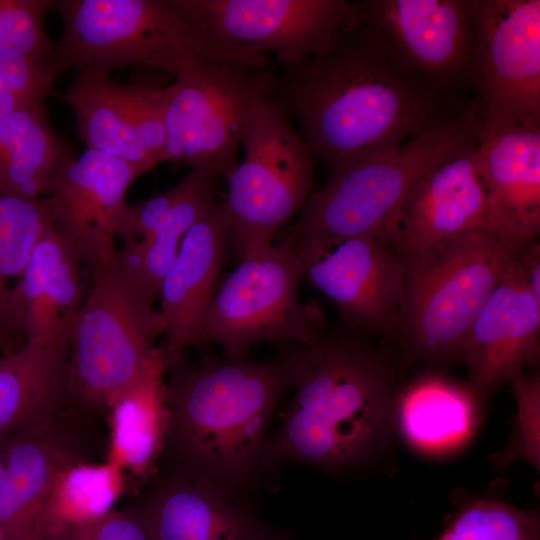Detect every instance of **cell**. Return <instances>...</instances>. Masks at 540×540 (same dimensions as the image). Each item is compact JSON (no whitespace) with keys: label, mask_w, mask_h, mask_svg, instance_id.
<instances>
[{"label":"cell","mask_w":540,"mask_h":540,"mask_svg":"<svg viewBox=\"0 0 540 540\" xmlns=\"http://www.w3.org/2000/svg\"><path fill=\"white\" fill-rule=\"evenodd\" d=\"M135 499L151 540H265L267 530L237 500L201 480L157 474Z\"/></svg>","instance_id":"7402d4cb"},{"label":"cell","mask_w":540,"mask_h":540,"mask_svg":"<svg viewBox=\"0 0 540 540\" xmlns=\"http://www.w3.org/2000/svg\"><path fill=\"white\" fill-rule=\"evenodd\" d=\"M109 74L97 68L79 69L60 97L73 110L87 149L146 172L163 162L166 87L148 81L122 84Z\"/></svg>","instance_id":"9a60e30c"},{"label":"cell","mask_w":540,"mask_h":540,"mask_svg":"<svg viewBox=\"0 0 540 540\" xmlns=\"http://www.w3.org/2000/svg\"><path fill=\"white\" fill-rule=\"evenodd\" d=\"M304 276L336 306L343 326L393 336L404 293V260L381 238L357 235L293 243Z\"/></svg>","instance_id":"4fadbf2b"},{"label":"cell","mask_w":540,"mask_h":540,"mask_svg":"<svg viewBox=\"0 0 540 540\" xmlns=\"http://www.w3.org/2000/svg\"><path fill=\"white\" fill-rule=\"evenodd\" d=\"M219 178L208 171L191 170L180 181L179 197L153 231L146 238L117 250V264L151 299L160 296L162 282L185 234L215 201Z\"/></svg>","instance_id":"83f0119b"},{"label":"cell","mask_w":540,"mask_h":540,"mask_svg":"<svg viewBox=\"0 0 540 540\" xmlns=\"http://www.w3.org/2000/svg\"><path fill=\"white\" fill-rule=\"evenodd\" d=\"M434 540H539L535 512L478 500L460 510Z\"/></svg>","instance_id":"4dcf8cb0"},{"label":"cell","mask_w":540,"mask_h":540,"mask_svg":"<svg viewBox=\"0 0 540 540\" xmlns=\"http://www.w3.org/2000/svg\"><path fill=\"white\" fill-rule=\"evenodd\" d=\"M355 331L322 332L281 357L294 395L262 465L299 462L325 471L366 465L391 446L400 390L393 358Z\"/></svg>","instance_id":"7a4b0ae2"},{"label":"cell","mask_w":540,"mask_h":540,"mask_svg":"<svg viewBox=\"0 0 540 540\" xmlns=\"http://www.w3.org/2000/svg\"><path fill=\"white\" fill-rule=\"evenodd\" d=\"M274 76L225 60H207L166 87L163 161L208 171L225 180L238 164L244 122L252 104L269 97Z\"/></svg>","instance_id":"30bf717a"},{"label":"cell","mask_w":540,"mask_h":540,"mask_svg":"<svg viewBox=\"0 0 540 540\" xmlns=\"http://www.w3.org/2000/svg\"><path fill=\"white\" fill-rule=\"evenodd\" d=\"M475 131L540 126V1L474 0Z\"/></svg>","instance_id":"7c38bea8"},{"label":"cell","mask_w":540,"mask_h":540,"mask_svg":"<svg viewBox=\"0 0 540 540\" xmlns=\"http://www.w3.org/2000/svg\"><path fill=\"white\" fill-rule=\"evenodd\" d=\"M227 246L221 202H213L185 234L161 290L166 321L163 350L167 369L183 360L197 324L215 293Z\"/></svg>","instance_id":"603a6c76"},{"label":"cell","mask_w":540,"mask_h":540,"mask_svg":"<svg viewBox=\"0 0 540 540\" xmlns=\"http://www.w3.org/2000/svg\"><path fill=\"white\" fill-rule=\"evenodd\" d=\"M73 403L68 338L24 343L0 360V439Z\"/></svg>","instance_id":"484cf974"},{"label":"cell","mask_w":540,"mask_h":540,"mask_svg":"<svg viewBox=\"0 0 540 540\" xmlns=\"http://www.w3.org/2000/svg\"><path fill=\"white\" fill-rule=\"evenodd\" d=\"M2 357H0V360H1Z\"/></svg>","instance_id":"d590c367"},{"label":"cell","mask_w":540,"mask_h":540,"mask_svg":"<svg viewBox=\"0 0 540 540\" xmlns=\"http://www.w3.org/2000/svg\"><path fill=\"white\" fill-rule=\"evenodd\" d=\"M241 145L244 158L227 178V195L221 202L227 244L239 261L273 244L315 190V159L269 97L250 107Z\"/></svg>","instance_id":"ba28073f"},{"label":"cell","mask_w":540,"mask_h":540,"mask_svg":"<svg viewBox=\"0 0 540 540\" xmlns=\"http://www.w3.org/2000/svg\"><path fill=\"white\" fill-rule=\"evenodd\" d=\"M58 73L50 65L23 56H0V120L55 94Z\"/></svg>","instance_id":"d6a6232c"},{"label":"cell","mask_w":540,"mask_h":540,"mask_svg":"<svg viewBox=\"0 0 540 540\" xmlns=\"http://www.w3.org/2000/svg\"><path fill=\"white\" fill-rule=\"evenodd\" d=\"M513 251V250H512ZM540 301L516 270L512 255L501 279L475 317L461 362L480 394L494 391L539 362Z\"/></svg>","instance_id":"d6986e66"},{"label":"cell","mask_w":540,"mask_h":540,"mask_svg":"<svg viewBox=\"0 0 540 540\" xmlns=\"http://www.w3.org/2000/svg\"><path fill=\"white\" fill-rule=\"evenodd\" d=\"M83 264L52 226L37 242L11 292L4 330L25 343L68 338L83 301Z\"/></svg>","instance_id":"44dd1931"},{"label":"cell","mask_w":540,"mask_h":540,"mask_svg":"<svg viewBox=\"0 0 540 540\" xmlns=\"http://www.w3.org/2000/svg\"><path fill=\"white\" fill-rule=\"evenodd\" d=\"M486 207L474 132L412 184L398 212L395 246L405 255L483 228Z\"/></svg>","instance_id":"e0dca14e"},{"label":"cell","mask_w":540,"mask_h":540,"mask_svg":"<svg viewBox=\"0 0 540 540\" xmlns=\"http://www.w3.org/2000/svg\"><path fill=\"white\" fill-rule=\"evenodd\" d=\"M143 173L140 167L86 149L53 182L46 196L52 228L89 271L115 261L125 195Z\"/></svg>","instance_id":"2e32d148"},{"label":"cell","mask_w":540,"mask_h":540,"mask_svg":"<svg viewBox=\"0 0 540 540\" xmlns=\"http://www.w3.org/2000/svg\"><path fill=\"white\" fill-rule=\"evenodd\" d=\"M45 540H151V536L142 508L134 500L97 520L58 528Z\"/></svg>","instance_id":"836d02e7"},{"label":"cell","mask_w":540,"mask_h":540,"mask_svg":"<svg viewBox=\"0 0 540 540\" xmlns=\"http://www.w3.org/2000/svg\"><path fill=\"white\" fill-rule=\"evenodd\" d=\"M512 261L525 285L540 301V242L538 238L514 244Z\"/></svg>","instance_id":"e575fe53"},{"label":"cell","mask_w":540,"mask_h":540,"mask_svg":"<svg viewBox=\"0 0 540 540\" xmlns=\"http://www.w3.org/2000/svg\"><path fill=\"white\" fill-rule=\"evenodd\" d=\"M475 132L471 108L398 148L328 178L309 196L297 220L274 241L366 235L395 245L400 206L415 180Z\"/></svg>","instance_id":"52a82bcc"},{"label":"cell","mask_w":540,"mask_h":540,"mask_svg":"<svg viewBox=\"0 0 540 540\" xmlns=\"http://www.w3.org/2000/svg\"><path fill=\"white\" fill-rule=\"evenodd\" d=\"M167 426L159 465L236 500L261 468L266 434L289 375L282 357L205 360L168 368Z\"/></svg>","instance_id":"3957f363"},{"label":"cell","mask_w":540,"mask_h":540,"mask_svg":"<svg viewBox=\"0 0 540 540\" xmlns=\"http://www.w3.org/2000/svg\"><path fill=\"white\" fill-rule=\"evenodd\" d=\"M53 0H0V56H23L50 64L54 43L44 19Z\"/></svg>","instance_id":"1f68e13d"},{"label":"cell","mask_w":540,"mask_h":540,"mask_svg":"<svg viewBox=\"0 0 540 540\" xmlns=\"http://www.w3.org/2000/svg\"><path fill=\"white\" fill-rule=\"evenodd\" d=\"M513 246L480 228L403 255L404 293L393 336L408 357L461 362L468 331Z\"/></svg>","instance_id":"277c9868"},{"label":"cell","mask_w":540,"mask_h":540,"mask_svg":"<svg viewBox=\"0 0 540 540\" xmlns=\"http://www.w3.org/2000/svg\"><path fill=\"white\" fill-rule=\"evenodd\" d=\"M53 9L64 24L50 61L58 74L71 67L110 73L140 64L176 77L212 59L254 68L269 65L264 54L211 41L184 20L168 0H53Z\"/></svg>","instance_id":"5b68a950"},{"label":"cell","mask_w":540,"mask_h":540,"mask_svg":"<svg viewBox=\"0 0 540 540\" xmlns=\"http://www.w3.org/2000/svg\"><path fill=\"white\" fill-rule=\"evenodd\" d=\"M76 159L73 146L50 125L43 103L0 120V191L35 199L48 196L63 169Z\"/></svg>","instance_id":"4316f807"},{"label":"cell","mask_w":540,"mask_h":540,"mask_svg":"<svg viewBox=\"0 0 540 540\" xmlns=\"http://www.w3.org/2000/svg\"><path fill=\"white\" fill-rule=\"evenodd\" d=\"M239 262L215 291L191 345L217 344L225 358L240 359L258 343H314L326 320L318 304L299 300L305 265L295 244L277 241Z\"/></svg>","instance_id":"9c48e42d"},{"label":"cell","mask_w":540,"mask_h":540,"mask_svg":"<svg viewBox=\"0 0 540 540\" xmlns=\"http://www.w3.org/2000/svg\"><path fill=\"white\" fill-rule=\"evenodd\" d=\"M486 192L483 229L509 244L540 232V126L510 125L476 132Z\"/></svg>","instance_id":"ffe728a7"},{"label":"cell","mask_w":540,"mask_h":540,"mask_svg":"<svg viewBox=\"0 0 540 540\" xmlns=\"http://www.w3.org/2000/svg\"><path fill=\"white\" fill-rule=\"evenodd\" d=\"M166 371L164 352L158 348L143 375L109 411L111 433L107 459L132 476L136 492L158 472L167 426Z\"/></svg>","instance_id":"d4e9b609"},{"label":"cell","mask_w":540,"mask_h":540,"mask_svg":"<svg viewBox=\"0 0 540 540\" xmlns=\"http://www.w3.org/2000/svg\"><path fill=\"white\" fill-rule=\"evenodd\" d=\"M123 474L108 459L78 463L63 471L49 502L47 536L63 526L94 521L111 512L124 488Z\"/></svg>","instance_id":"f1b7e54d"},{"label":"cell","mask_w":540,"mask_h":540,"mask_svg":"<svg viewBox=\"0 0 540 540\" xmlns=\"http://www.w3.org/2000/svg\"><path fill=\"white\" fill-rule=\"evenodd\" d=\"M204 36L222 46L272 52L283 67L329 48L357 17L347 0H168Z\"/></svg>","instance_id":"8fae6325"},{"label":"cell","mask_w":540,"mask_h":540,"mask_svg":"<svg viewBox=\"0 0 540 540\" xmlns=\"http://www.w3.org/2000/svg\"><path fill=\"white\" fill-rule=\"evenodd\" d=\"M92 284L68 334L72 402L96 417L143 375L166 321L115 261L90 271Z\"/></svg>","instance_id":"8992f818"},{"label":"cell","mask_w":540,"mask_h":540,"mask_svg":"<svg viewBox=\"0 0 540 540\" xmlns=\"http://www.w3.org/2000/svg\"><path fill=\"white\" fill-rule=\"evenodd\" d=\"M51 226L47 197L28 199L0 191V331L5 328L11 292Z\"/></svg>","instance_id":"f546056e"},{"label":"cell","mask_w":540,"mask_h":540,"mask_svg":"<svg viewBox=\"0 0 540 540\" xmlns=\"http://www.w3.org/2000/svg\"><path fill=\"white\" fill-rule=\"evenodd\" d=\"M82 456L75 438L52 422L0 439V540H45L55 484Z\"/></svg>","instance_id":"ac0fdd59"},{"label":"cell","mask_w":540,"mask_h":540,"mask_svg":"<svg viewBox=\"0 0 540 540\" xmlns=\"http://www.w3.org/2000/svg\"><path fill=\"white\" fill-rule=\"evenodd\" d=\"M480 416V393L471 384L429 372L399 390L395 427L414 449L445 454L472 438Z\"/></svg>","instance_id":"cb8c5ba5"},{"label":"cell","mask_w":540,"mask_h":540,"mask_svg":"<svg viewBox=\"0 0 540 540\" xmlns=\"http://www.w3.org/2000/svg\"><path fill=\"white\" fill-rule=\"evenodd\" d=\"M440 94L357 17L322 53L283 67L269 99L295 119L314 159L333 177L455 118Z\"/></svg>","instance_id":"6da1fadb"},{"label":"cell","mask_w":540,"mask_h":540,"mask_svg":"<svg viewBox=\"0 0 540 540\" xmlns=\"http://www.w3.org/2000/svg\"><path fill=\"white\" fill-rule=\"evenodd\" d=\"M365 20L398 58L439 92L472 85L474 0L361 1Z\"/></svg>","instance_id":"5bb4252c"}]
</instances>
